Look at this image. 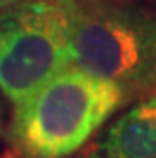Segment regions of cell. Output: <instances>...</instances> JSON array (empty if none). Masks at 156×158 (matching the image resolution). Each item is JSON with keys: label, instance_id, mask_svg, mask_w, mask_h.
Returning a JSON list of instances; mask_svg holds the SVG:
<instances>
[{"label": "cell", "instance_id": "obj_1", "mask_svg": "<svg viewBox=\"0 0 156 158\" xmlns=\"http://www.w3.org/2000/svg\"><path fill=\"white\" fill-rule=\"evenodd\" d=\"M72 66L145 98L156 79V13L130 0H73Z\"/></svg>", "mask_w": 156, "mask_h": 158}, {"label": "cell", "instance_id": "obj_2", "mask_svg": "<svg viewBox=\"0 0 156 158\" xmlns=\"http://www.w3.org/2000/svg\"><path fill=\"white\" fill-rule=\"evenodd\" d=\"M126 104L115 85L70 66L15 106L11 149L21 158H66Z\"/></svg>", "mask_w": 156, "mask_h": 158}, {"label": "cell", "instance_id": "obj_3", "mask_svg": "<svg viewBox=\"0 0 156 158\" xmlns=\"http://www.w3.org/2000/svg\"><path fill=\"white\" fill-rule=\"evenodd\" d=\"M73 0H25L0 11V90L17 106L72 66Z\"/></svg>", "mask_w": 156, "mask_h": 158}, {"label": "cell", "instance_id": "obj_4", "mask_svg": "<svg viewBox=\"0 0 156 158\" xmlns=\"http://www.w3.org/2000/svg\"><path fill=\"white\" fill-rule=\"evenodd\" d=\"M83 158H156V96H145L96 137Z\"/></svg>", "mask_w": 156, "mask_h": 158}, {"label": "cell", "instance_id": "obj_5", "mask_svg": "<svg viewBox=\"0 0 156 158\" xmlns=\"http://www.w3.org/2000/svg\"><path fill=\"white\" fill-rule=\"evenodd\" d=\"M21 2H25V0H0V11H4V10H8L11 6H17Z\"/></svg>", "mask_w": 156, "mask_h": 158}, {"label": "cell", "instance_id": "obj_6", "mask_svg": "<svg viewBox=\"0 0 156 158\" xmlns=\"http://www.w3.org/2000/svg\"><path fill=\"white\" fill-rule=\"evenodd\" d=\"M0 158H21V156H19L13 149H10V151H6V152H2V154H0Z\"/></svg>", "mask_w": 156, "mask_h": 158}, {"label": "cell", "instance_id": "obj_7", "mask_svg": "<svg viewBox=\"0 0 156 158\" xmlns=\"http://www.w3.org/2000/svg\"><path fill=\"white\" fill-rule=\"evenodd\" d=\"M2 128H4V123H2V109H0V134H2Z\"/></svg>", "mask_w": 156, "mask_h": 158}, {"label": "cell", "instance_id": "obj_8", "mask_svg": "<svg viewBox=\"0 0 156 158\" xmlns=\"http://www.w3.org/2000/svg\"><path fill=\"white\" fill-rule=\"evenodd\" d=\"M152 90H156V79H154V89H152Z\"/></svg>", "mask_w": 156, "mask_h": 158}, {"label": "cell", "instance_id": "obj_9", "mask_svg": "<svg viewBox=\"0 0 156 158\" xmlns=\"http://www.w3.org/2000/svg\"><path fill=\"white\" fill-rule=\"evenodd\" d=\"M98 2H100V0H98Z\"/></svg>", "mask_w": 156, "mask_h": 158}]
</instances>
